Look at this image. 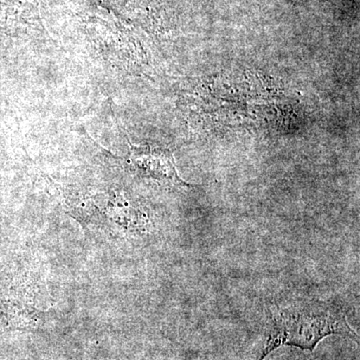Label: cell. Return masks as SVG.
<instances>
[{"label": "cell", "mask_w": 360, "mask_h": 360, "mask_svg": "<svg viewBox=\"0 0 360 360\" xmlns=\"http://www.w3.org/2000/svg\"><path fill=\"white\" fill-rule=\"evenodd\" d=\"M338 335L356 340L347 316L338 307L326 303H300L269 310L259 345L252 360H264L281 347L314 352L326 336Z\"/></svg>", "instance_id": "6da1fadb"}]
</instances>
